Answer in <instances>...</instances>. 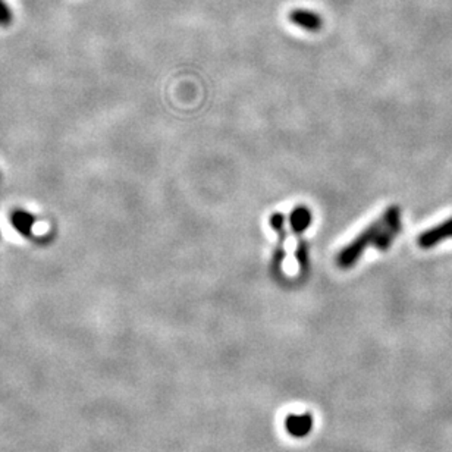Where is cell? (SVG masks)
<instances>
[{"label":"cell","mask_w":452,"mask_h":452,"mask_svg":"<svg viewBox=\"0 0 452 452\" xmlns=\"http://www.w3.org/2000/svg\"><path fill=\"white\" fill-rule=\"evenodd\" d=\"M11 224L16 232H19L24 238H33L35 216L24 209H15L11 213Z\"/></svg>","instance_id":"cell-5"},{"label":"cell","mask_w":452,"mask_h":452,"mask_svg":"<svg viewBox=\"0 0 452 452\" xmlns=\"http://www.w3.org/2000/svg\"><path fill=\"white\" fill-rule=\"evenodd\" d=\"M312 210L307 209L306 206H298L292 210L291 216H290V222H291V228L295 233H303L312 224Z\"/></svg>","instance_id":"cell-6"},{"label":"cell","mask_w":452,"mask_h":452,"mask_svg":"<svg viewBox=\"0 0 452 452\" xmlns=\"http://www.w3.org/2000/svg\"><path fill=\"white\" fill-rule=\"evenodd\" d=\"M401 229V209L398 206H390L377 221H375L361 233H358L348 246H346L338 253V268H353L369 246H373L377 251H387L399 235Z\"/></svg>","instance_id":"cell-1"},{"label":"cell","mask_w":452,"mask_h":452,"mask_svg":"<svg viewBox=\"0 0 452 452\" xmlns=\"http://www.w3.org/2000/svg\"><path fill=\"white\" fill-rule=\"evenodd\" d=\"M288 18L292 24L306 31H319L323 26V19L316 12L307 9H294Z\"/></svg>","instance_id":"cell-4"},{"label":"cell","mask_w":452,"mask_h":452,"mask_svg":"<svg viewBox=\"0 0 452 452\" xmlns=\"http://www.w3.org/2000/svg\"><path fill=\"white\" fill-rule=\"evenodd\" d=\"M297 262H298V266L306 270L309 268V248H307V244L304 241H299L298 246H297Z\"/></svg>","instance_id":"cell-7"},{"label":"cell","mask_w":452,"mask_h":452,"mask_svg":"<svg viewBox=\"0 0 452 452\" xmlns=\"http://www.w3.org/2000/svg\"><path fill=\"white\" fill-rule=\"evenodd\" d=\"M12 11L5 0H0V27H9L12 24Z\"/></svg>","instance_id":"cell-8"},{"label":"cell","mask_w":452,"mask_h":452,"mask_svg":"<svg viewBox=\"0 0 452 452\" xmlns=\"http://www.w3.org/2000/svg\"><path fill=\"white\" fill-rule=\"evenodd\" d=\"M449 238H452V218L421 232L417 238V244L423 250H429Z\"/></svg>","instance_id":"cell-3"},{"label":"cell","mask_w":452,"mask_h":452,"mask_svg":"<svg viewBox=\"0 0 452 452\" xmlns=\"http://www.w3.org/2000/svg\"><path fill=\"white\" fill-rule=\"evenodd\" d=\"M313 417L309 412H288L284 420L285 432L292 438H303L313 429Z\"/></svg>","instance_id":"cell-2"}]
</instances>
